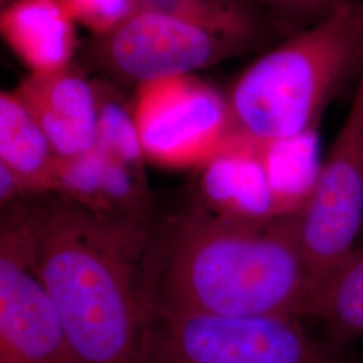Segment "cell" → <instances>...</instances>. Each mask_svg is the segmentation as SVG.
Returning <instances> with one entry per match:
<instances>
[{
  "mask_svg": "<svg viewBox=\"0 0 363 363\" xmlns=\"http://www.w3.org/2000/svg\"><path fill=\"white\" fill-rule=\"evenodd\" d=\"M198 205L228 218H283L264 169L259 144L232 133L228 142L201 167Z\"/></svg>",
  "mask_w": 363,
  "mask_h": 363,
  "instance_id": "10",
  "label": "cell"
},
{
  "mask_svg": "<svg viewBox=\"0 0 363 363\" xmlns=\"http://www.w3.org/2000/svg\"><path fill=\"white\" fill-rule=\"evenodd\" d=\"M13 91L49 138L55 155L73 157L94 147L97 96L94 81L79 62L30 74Z\"/></svg>",
  "mask_w": 363,
  "mask_h": 363,
  "instance_id": "9",
  "label": "cell"
},
{
  "mask_svg": "<svg viewBox=\"0 0 363 363\" xmlns=\"http://www.w3.org/2000/svg\"><path fill=\"white\" fill-rule=\"evenodd\" d=\"M76 21L61 0H13L0 9V31L31 74L60 70L74 61Z\"/></svg>",
  "mask_w": 363,
  "mask_h": 363,
  "instance_id": "11",
  "label": "cell"
},
{
  "mask_svg": "<svg viewBox=\"0 0 363 363\" xmlns=\"http://www.w3.org/2000/svg\"><path fill=\"white\" fill-rule=\"evenodd\" d=\"M139 9L182 13L223 26L267 30L284 39L256 0H142Z\"/></svg>",
  "mask_w": 363,
  "mask_h": 363,
  "instance_id": "16",
  "label": "cell"
},
{
  "mask_svg": "<svg viewBox=\"0 0 363 363\" xmlns=\"http://www.w3.org/2000/svg\"><path fill=\"white\" fill-rule=\"evenodd\" d=\"M310 318L337 340L363 337V242L322 276Z\"/></svg>",
  "mask_w": 363,
  "mask_h": 363,
  "instance_id": "14",
  "label": "cell"
},
{
  "mask_svg": "<svg viewBox=\"0 0 363 363\" xmlns=\"http://www.w3.org/2000/svg\"><path fill=\"white\" fill-rule=\"evenodd\" d=\"M67 11L91 33L105 35L138 11L142 0H61Z\"/></svg>",
  "mask_w": 363,
  "mask_h": 363,
  "instance_id": "18",
  "label": "cell"
},
{
  "mask_svg": "<svg viewBox=\"0 0 363 363\" xmlns=\"http://www.w3.org/2000/svg\"><path fill=\"white\" fill-rule=\"evenodd\" d=\"M283 40L272 31L208 23L182 13L139 9L113 31L91 37L81 65L115 85H140L194 74L247 52H267Z\"/></svg>",
  "mask_w": 363,
  "mask_h": 363,
  "instance_id": "4",
  "label": "cell"
},
{
  "mask_svg": "<svg viewBox=\"0 0 363 363\" xmlns=\"http://www.w3.org/2000/svg\"><path fill=\"white\" fill-rule=\"evenodd\" d=\"M143 363H343L301 319L156 312Z\"/></svg>",
  "mask_w": 363,
  "mask_h": 363,
  "instance_id": "5",
  "label": "cell"
},
{
  "mask_svg": "<svg viewBox=\"0 0 363 363\" xmlns=\"http://www.w3.org/2000/svg\"><path fill=\"white\" fill-rule=\"evenodd\" d=\"M283 38L322 21L345 0H256Z\"/></svg>",
  "mask_w": 363,
  "mask_h": 363,
  "instance_id": "17",
  "label": "cell"
},
{
  "mask_svg": "<svg viewBox=\"0 0 363 363\" xmlns=\"http://www.w3.org/2000/svg\"><path fill=\"white\" fill-rule=\"evenodd\" d=\"M27 196L22 181L11 169L0 163V203L1 208Z\"/></svg>",
  "mask_w": 363,
  "mask_h": 363,
  "instance_id": "19",
  "label": "cell"
},
{
  "mask_svg": "<svg viewBox=\"0 0 363 363\" xmlns=\"http://www.w3.org/2000/svg\"><path fill=\"white\" fill-rule=\"evenodd\" d=\"M257 144L281 214L296 216L311 196L322 166L316 130Z\"/></svg>",
  "mask_w": 363,
  "mask_h": 363,
  "instance_id": "13",
  "label": "cell"
},
{
  "mask_svg": "<svg viewBox=\"0 0 363 363\" xmlns=\"http://www.w3.org/2000/svg\"><path fill=\"white\" fill-rule=\"evenodd\" d=\"M296 228L304 255L319 279L361 242L363 73L345 123L322 162L311 196L296 214Z\"/></svg>",
  "mask_w": 363,
  "mask_h": 363,
  "instance_id": "8",
  "label": "cell"
},
{
  "mask_svg": "<svg viewBox=\"0 0 363 363\" xmlns=\"http://www.w3.org/2000/svg\"><path fill=\"white\" fill-rule=\"evenodd\" d=\"M132 113L144 156L164 169H201L233 133L226 94L194 74L135 89Z\"/></svg>",
  "mask_w": 363,
  "mask_h": 363,
  "instance_id": "6",
  "label": "cell"
},
{
  "mask_svg": "<svg viewBox=\"0 0 363 363\" xmlns=\"http://www.w3.org/2000/svg\"><path fill=\"white\" fill-rule=\"evenodd\" d=\"M39 276L77 363H143L155 318L160 222L106 214L58 194L21 199Z\"/></svg>",
  "mask_w": 363,
  "mask_h": 363,
  "instance_id": "1",
  "label": "cell"
},
{
  "mask_svg": "<svg viewBox=\"0 0 363 363\" xmlns=\"http://www.w3.org/2000/svg\"><path fill=\"white\" fill-rule=\"evenodd\" d=\"M363 73V1L264 52L226 93L234 133L268 143L316 130L325 106Z\"/></svg>",
  "mask_w": 363,
  "mask_h": 363,
  "instance_id": "3",
  "label": "cell"
},
{
  "mask_svg": "<svg viewBox=\"0 0 363 363\" xmlns=\"http://www.w3.org/2000/svg\"><path fill=\"white\" fill-rule=\"evenodd\" d=\"M1 210L0 363H77L39 276L23 205L16 201Z\"/></svg>",
  "mask_w": 363,
  "mask_h": 363,
  "instance_id": "7",
  "label": "cell"
},
{
  "mask_svg": "<svg viewBox=\"0 0 363 363\" xmlns=\"http://www.w3.org/2000/svg\"><path fill=\"white\" fill-rule=\"evenodd\" d=\"M13 0H0V9H3V7H6L9 3H11Z\"/></svg>",
  "mask_w": 363,
  "mask_h": 363,
  "instance_id": "20",
  "label": "cell"
},
{
  "mask_svg": "<svg viewBox=\"0 0 363 363\" xmlns=\"http://www.w3.org/2000/svg\"><path fill=\"white\" fill-rule=\"evenodd\" d=\"M58 156L13 91L0 93V163L22 181L27 196L52 193Z\"/></svg>",
  "mask_w": 363,
  "mask_h": 363,
  "instance_id": "12",
  "label": "cell"
},
{
  "mask_svg": "<svg viewBox=\"0 0 363 363\" xmlns=\"http://www.w3.org/2000/svg\"><path fill=\"white\" fill-rule=\"evenodd\" d=\"M319 284L296 216L233 220L195 203L160 220L156 312L303 319L310 318Z\"/></svg>",
  "mask_w": 363,
  "mask_h": 363,
  "instance_id": "2",
  "label": "cell"
},
{
  "mask_svg": "<svg viewBox=\"0 0 363 363\" xmlns=\"http://www.w3.org/2000/svg\"><path fill=\"white\" fill-rule=\"evenodd\" d=\"M97 96V135L94 147L130 169L145 172L139 133L135 125L132 104L113 82L93 78Z\"/></svg>",
  "mask_w": 363,
  "mask_h": 363,
  "instance_id": "15",
  "label": "cell"
}]
</instances>
